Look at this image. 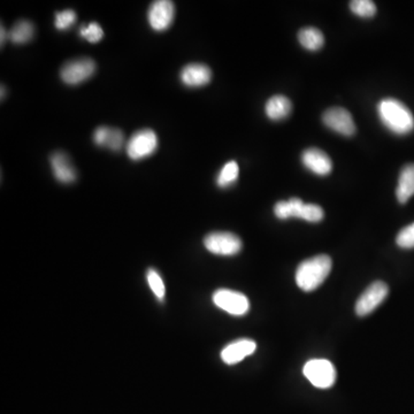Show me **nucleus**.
<instances>
[{
	"mask_svg": "<svg viewBox=\"0 0 414 414\" xmlns=\"http://www.w3.org/2000/svg\"><path fill=\"white\" fill-rule=\"evenodd\" d=\"M378 114L385 128L393 134L406 135L413 131V114L398 99H382L378 104Z\"/></svg>",
	"mask_w": 414,
	"mask_h": 414,
	"instance_id": "obj_1",
	"label": "nucleus"
},
{
	"mask_svg": "<svg viewBox=\"0 0 414 414\" xmlns=\"http://www.w3.org/2000/svg\"><path fill=\"white\" fill-rule=\"evenodd\" d=\"M331 266L333 262L327 254H319L304 260L296 271V284L305 292L318 289L331 273Z\"/></svg>",
	"mask_w": 414,
	"mask_h": 414,
	"instance_id": "obj_2",
	"label": "nucleus"
},
{
	"mask_svg": "<svg viewBox=\"0 0 414 414\" xmlns=\"http://www.w3.org/2000/svg\"><path fill=\"white\" fill-rule=\"evenodd\" d=\"M159 145L158 136L151 129H143L131 136L125 144V152L131 160L148 158L157 151Z\"/></svg>",
	"mask_w": 414,
	"mask_h": 414,
	"instance_id": "obj_3",
	"label": "nucleus"
},
{
	"mask_svg": "<svg viewBox=\"0 0 414 414\" xmlns=\"http://www.w3.org/2000/svg\"><path fill=\"white\" fill-rule=\"evenodd\" d=\"M303 373L305 378L314 387L320 388V389L333 387L336 381V370L334 365L327 359H312L307 361Z\"/></svg>",
	"mask_w": 414,
	"mask_h": 414,
	"instance_id": "obj_4",
	"label": "nucleus"
},
{
	"mask_svg": "<svg viewBox=\"0 0 414 414\" xmlns=\"http://www.w3.org/2000/svg\"><path fill=\"white\" fill-rule=\"evenodd\" d=\"M206 250L218 256H235L243 247L241 239L235 234L215 232L204 239Z\"/></svg>",
	"mask_w": 414,
	"mask_h": 414,
	"instance_id": "obj_5",
	"label": "nucleus"
},
{
	"mask_svg": "<svg viewBox=\"0 0 414 414\" xmlns=\"http://www.w3.org/2000/svg\"><path fill=\"white\" fill-rule=\"evenodd\" d=\"M213 303L232 316H245L250 310V301L241 292L219 289L213 294Z\"/></svg>",
	"mask_w": 414,
	"mask_h": 414,
	"instance_id": "obj_6",
	"label": "nucleus"
},
{
	"mask_svg": "<svg viewBox=\"0 0 414 414\" xmlns=\"http://www.w3.org/2000/svg\"><path fill=\"white\" fill-rule=\"evenodd\" d=\"M95 72V61L89 58H81L65 63L60 71V76L66 84L76 86L89 80Z\"/></svg>",
	"mask_w": 414,
	"mask_h": 414,
	"instance_id": "obj_7",
	"label": "nucleus"
},
{
	"mask_svg": "<svg viewBox=\"0 0 414 414\" xmlns=\"http://www.w3.org/2000/svg\"><path fill=\"white\" fill-rule=\"evenodd\" d=\"M388 294H389V288L387 284L381 281H376L363 292L361 297L358 298L356 313L359 316H368L385 301Z\"/></svg>",
	"mask_w": 414,
	"mask_h": 414,
	"instance_id": "obj_8",
	"label": "nucleus"
},
{
	"mask_svg": "<svg viewBox=\"0 0 414 414\" xmlns=\"http://www.w3.org/2000/svg\"><path fill=\"white\" fill-rule=\"evenodd\" d=\"M322 121L326 127L343 136H352L357 130L351 113L346 108H329L322 115Z\"/></svg>",
	"mask_w": 414,
	"mask_h": 414,
	"instance_id": "obj_9",
	"label": "nucleus"
},
{
	"mask_svg": "<svg viewBox=\"0 0 414 414\" xmlns=\"http://www.w3.org/2000/svg\"><path fill=\"white\" fill-rule=\"evenodd\" d=\"M175 14L173 1L170 0H157L151 4L148 20L150 26L155 31H165L172 26Z\"/></svg>",
	"mask_w": 414,
	"mask_h": 414,
	"instance_id": "obj_10",
	"label": "nucleus"
},
{
	"mask_svg": "<svg viewBox=\"0 0 414 414\" xmlns=\"http://www.w3.org/2000/svg\"><path fill=\"white\" fill-rule=\"evenodd\" d=\"M301 162L307 170L316 175L326 176L331 174L333 162L327 153L319 149H307L301 155Z\"/></svg>",
	"mask_w": 414,
	"mask_h": 414,
	"instance_id": "obj_11",
	"label": "nucleus"
},
{
	"mask_svg": "<svg viewBox=\"0 0 414 414\" xmlns=\"http://www.w3.org/2000/svg\"><path fill=\"white\" fill-rule=\"evenodd\" d=\"M180 78L185 87H205L211 82L212 72L209 67L203 63H190L182 69Z\"/></svg>",
	"mask_w": 414,
	"mask_h": 414,
	"instance_id": "obj_12",
	"label": "nucleus"
},
{
	"mask_svg": "<svg viewBox=\"0 0 414 414\" xmlns=\"http://www.w3.org/2000/svg\"><path fill=\"white\" fill-rule=\"evenodd\" d=\"M257 349L254 341L249 338H241L230 343L221 351V359L227 365H235L243 361L247 356L252 355Z\"/></svg>",
	"mask_w": 414,
	"mask_h": 414,
	"instance_id": "obj_13",
	"label": "nucleus"
},
{
	"mask_svg": "<svg viewBox=\"0 0 414 414\" xmlns=\"http://www.w3.org/2000/svg\"><path fill=\"white\" fill-rule=\"evenodd\" d=\"M50 164H51L54 177L61 183L68 185V183H73L75 180L78 179L76 170L73 166L68 155L66 153L60 152V151L54 152L50 158Z\"/></svg>",
	"mask_w": 414,
	"mask_h": 414,
	"instance_id": "obj_14",
	"label": "nucleus"
},
{
	"mask_svg": "<svg viewBox=\"0 0 414 414\" xmlns=\"http://www.w3.org/2000/svg\"><path fill=\"white\" fill-rule=\"evenodd\" d=\"M95 145L108 148L112 151H120L125 145V135L123 131L110 127H99L93 134Z\"/></svg>",
	"mask_w": 414,
	"mask_h": 414,
	"instance_id": "obj_15",
	"label": "nucleus"
},
{
	"mask_svg": "<svg viewBox=\"0 0 414 414\" xmlns=\"http://www.w3.org/2000/svg\"><path fill=\"white\" fill-rule=\"evenodd\" d=\"M291 110V102L286 95H273L266 103V115L273 121H281V120L286 119V118L289 117Z\"/></svg>",
	"mask_w": 414,
	"mask_h": 414,
	"instance_id": "obj_16",
	"label": "nucleus"
},
{
	"mask_svg": "<svg viewBox=\"0 0 414 414\" xmlns=\"http://www.w3.org/2000/svg\"><path fill=\"white\" fill-rule=\"evenodd\" d=\"M414 195V164H408L400 170L396 197L400 204L408 203Z\"/></svg>",
	"mask_w": 414,
	"mask_h": 414,
	"instance_id": "obj_17",
	"label": "nucleus"
},
{
	"mask_svg": "<svg viewBox=\"0 0 414 414\" xmlns=\"http://www.w3.org/2000/svg\"><path fill=\"white\" fill-rule=\"evenodd\" d=\"M298 41L309 51H319L325 44V36L319 29L313 27L303 28L298 33Z\"/></svg>",
	"mask_w": 414,
	"mask_h": 414,
	"instance_id": "obj_18",
	"label": "nucleus"
},
{
	"mask_svg": "<svg viewBox=\"0 0 414 414\" xmlns=\"http://www.w3.org/2000/svg\"><path fill=\"white\" fill-rule=\"evenodd\" d=\"M304 202L299 198H290L289 200H281L275 204L274 213L276 218L281 220H286L290 218L301 219V209L304 206Z\"/></svg>",
	"mask_w": 414,
	"mask_h": 414,
	"instance_id": "obj_19",
	"label": "nucleus"
},
{
	"mask_svg": "<svg viewBox=\"0 0 414 414\" xmlns=\"http://www.w3.org/2000/svg\"><path fill=\"white\" fill-rule=\"evenodd\" d=\"M33 33H35L33 24L27 20H21L16 22L12 29L9 30V41L14 44H24L33 39Z\"/></svg>",
	"mask_w": 414,
	"mask_h": 414,
	"instance_id": "obj_20",
	"label": "nucleus"
},
{
	"mask_svg": "<svg viewBox=\"0 0 414 414\" xmlns=\"http://www.w3.org/2000/svg\"><path fill=\"white\" fill-rule=\"evenodd\" d=\"M239 164L236 161H229L224 165L222 170L219 173L218 179H217V185L220 188H228L230 185H233L237 179H239Z\"/></svg>",
	"mask_w": 414,
	"mask_h": 414,
	"instance_id": "obj_21",
	"label": "nucleus"
},
{
	"mask_svg": "<svg viewBox=\"0 0 414 414\" xmlns=\"http://www.w3.org/2000/svg\"><path fill=\"white\" fill-rule=\"evenodd\" d=\"M350 9L361 18H373L376 14V5L371 0H353L350 3Z\"/></svg>",
	"mask_w": 414,
	"mask_h": 414,
	"instance_id": "obj_22",
	"label": "nucleus"
},
{
	"mask_svg": "<svg viewBox=\"0 0 414 414\" xmlns=\"http://www.w3.org/2000/svg\"><path fill=\"white\" fill-rule=\"evenodd\" d=\"M81 37L87 39L90 43H98L104 37V30L97 22H91L89 24H82L80 28Z\"/></svg>",
	"mask_w": 414,
	"mask_h": 414,
	"instance_id": "obj_23",
	"label": "nucleus"
},
{
	"mask_svg": "<svg viewBox=\"0 0 414 414\" xmlns=\"http://www.w3.org/2000/svg\"><path fill=\"white\" fill-rule=\"evenodd\" d=\"M325 217V212L316 204H304L301 209V219L309 222H320Z\"/></svg>",
	"mask_w": 414,
	"mask_h": 414,
	"instance_id": "obj_24",
	"label": "nucleus"
},
{
	"mask_svg": "<svg viewBox=\"0 0 414 414\" xmlns=\"http://www.w3.org/2000/svg\"><path fill=\"white\" fill-rule=\"evenodd\" d=\"M146 279H148V284L150 288L152 290L159 299H162L165 297V284L164 281L161 279L160 275L155 271V269H149L146 273Z\"/></svg>",
	"mask_w": 414,
	"mask_h": 414,
	"instance_id": "obj_25",
	"label": "nucleus"
},
{
	"mask_svg": "<svg viewBox=\"0 0 414 414\" xmlns=\"http://www.w3.org/2000/svg\"><path fill=\"white\" fill-rule=\"evenodd\" d=\"M76 13L72 9H66L63 12H59L56 14V20H54V26L59 30H67L69 27H72L73 24L76 22Z\"/></svg>",
	"mask_w": 414,
	"mask_h": 414,
	"instance_id": "obj_26",
	"label": "nucleus"
},
{
	"mask_svg": "<svg viewBox=\"0 0 414 414\" xmlns=\"http://www.w3.org/2000/svg\"><path fill=\"white\" fill-rule=\"evenodd\" d=\"M396 243L402 249H413L414 247V224H408L400 230L396 237Z\"/></svg>",
	"mask_w": 414,
	"mask_h": 414,
	"instance_id": "obj_27",
	"label": "nucleus"
},
{
	"mask_svg": "<svg viewBox=\"0 0 414 414\" xmlns=\"http://www.w3.org/2000/svg\"><path fill=\"white\" fill-rule=\"evenodd\" d=\"M0 35H1L0 42H1V46H4V44L6 43L7 39H9V31H7V30L4 28V26H1V33H0Z\"/></svg>",
	"mask_w": 414,
	"mask_h": 414,
	"instance_id": "obj_28",
	"label": "nucleus"
}]
</instances>
